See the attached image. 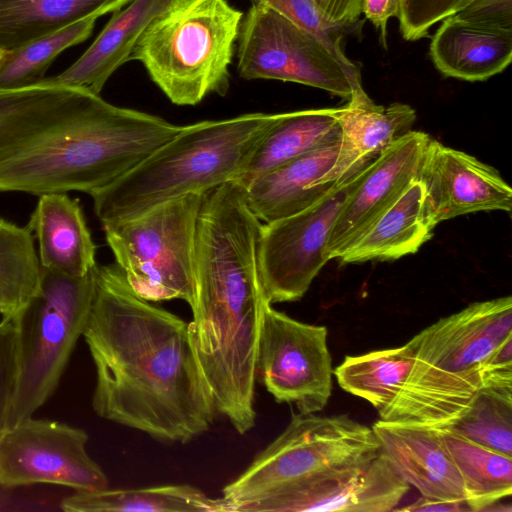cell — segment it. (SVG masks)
I'll use <instances>...</instances> for the list:
<instances>
[{"instance_id":"6da1fadb","label":"cell","mask_w":512,"mask_h":512,"mask_svg":"<svg viewBox=\"0 0 512 512\" xmlns=\"http://www.w3.org/2000/svg\"><path fill=\"white\" fill-rule=\"evenodd\" d=\"M83 337L99 417L165 443L185 444L209 430L218 412L189 323L135 294L116 264L97 265Z\"/></svg>"},{"instance_id":"7a4b0ae2","label":"cell","mask_w":512,"mask_h":512,"mask_svg":"<svg viewBox=\"0 0 512 512\" xmlns=\"http://www.w3.org/2000/svg\"><path fill=\"white\" fill-rule=\"evenodd\" d=\"M181 128L78 87L0 89V192L91 196Z\"/></svg>"},{"instance_id":"3957f363","label":"cell","mask_w":512,"mask_h":512,"mask_svg":"<svg viewBox=\"0 0 512 512\" xmlns=\"http://www.w3.org/2000/svg\"><path fill=\"white\" fill-rule=\"evenodd\" d=\"M278 114L249 113L182 126L169 141L91 195L102 225L235 181Z\"/></svg>"},{"instance_id":"277c9868","label":"cell","mask_w":512,"mask_h":512,"mask_svg":"<svg viewBox=\"0 0 512 512\" xmlns=\"http://www.w3.org/2000/svg\"><path fill=\"white\" fill-rule=\"evenodd\" d=\"M512 335V297L475 302L416 334L414 362L379 419L433 429L457 418L484 388L481 364Z\"/></svg>"},{"instance_id":"5b68a950","label":"cell","mask_w":512,"mask_h":512,"mask_svg":"<svg viewBox=\"0 0 512 512\" xmlns=\"http://www.w3.org/2000/svg\"><path fill=\"white\" fill-rule=\"evenodd\" d=\"M243 16L227 0H174L143 31L131 60L176 105L225 96Z\"/></svg>"},{"instance_id":"8992f818","label":"cell","mask_w":512,"mask_h":512,"mask_svg":"<svg viewBox=\"0 0 512 512\" xmlns=\"http://www.w3.org/2000/svg\"><path fill=\"white\" fill-rule=\"evenodd\" d=\"M96 268L71 277L41 267L36 294L14 319L18 363L8 427L32 417L58 387L88 322Z\"/></svg>"},{"instance_id":"52a82bcc","label":"cell","mask_w":512,"mask_h":512,"mask_svg":"<svg viewBox=\"0 0 512 512\" xmlns=\"http://www.w3.org/2000/svg\"><path fill=\"white\" fill-rule=\"evenodd\" d=\"M372 427L347 414L293 413L283 430L222 489L228 512L328 474L363 464L381 452Z\"/></svg>"},{"instance_id":"ba28073f","label":"cell","mask_w":512,"mask_h":512,"mask_svg":"<svg viewBox=\"0 0 512 512\" xmlns=\"http://www.w3.org/2000/svg\"><path fill=\"white\" fill-rule=\"evenodd\" d=\"M204 193L159 204L103 226L105 238L130 288L149 302L195 295L196 233Z\"/></svg>"},{"instance_id":"9c48e42d","label":"cell","mask_w":512,"mask_h":512,"mask_svg":"<svg viewBox=\"0 0 512 512\" xmlns=\"http://www.w3.org/2000/svg\"><path fill=\"white\" fill-rule=\"evenodd\" d=\"M238 73L246 80L294 82L350 99L364 92L313 35L264 4H252L238 34Z\"/></svg>"},{"instance_id":"30bf717a","label":"cell","mask_w":512,"mask_h":512,"mask_svg":"<svg viewBox=\"0 0 512 512\" xmlns=\"http://www.w3.org/2000/svg\"><path fill=\"white\" fill-rule=\"evenodd\" d=\"M366 167L304 210L263 224L260 271L264 294L271 305L297 301L306 294L328 262L326 247L332 227Z\"/></svg>"},{"instance_id":"8fae6325","label":"cell","mask_w":512,"mask_h":512,"mask_svg":"<svg viewBox=\"0 0 512 512\" xmlns=\"http://www.w3.org/2000/svg\"><path fill=\"white\" fill-rule=\"evenodd\" d=\"M325 326L300 322L266 304L257 375L277 403L300 414L320 412L332 393V357Z\"/></svg>"},{"instance_id":"7c38bea8","label":"cell","mask_w":512,"mask_h":512,"mask_svg":"<svg viewBox=\"0 0 512 512\" xmlns=\"http://www.w3.org/2000/svg\"><path fill=\"white\" fill-rule=\"evenodd\" d=\"M88 439L83 429L54 420L29 417L7 427L0 437V487H108L106 474L87 452Z\"/></svg>"},{"instance_id":"4fadbf2b","label":"cell","mask_w":512,"mask_h":512,"mask_svg":"<svg viewBox=\"0 0 512 512\" xmlns=\"http://www.w3.org/2000/svg\"><path fill=\"white\" fill-rule=\"evenodd\" d=\"M409 489L381 450L363 464L237 504L231 512H388Z\"/></svg>"},{"instance_id":"5bb4252c","label":"cell","mask_w":512,"mask_h":512,"mask_svg":"<svg viewBox=\"0 0 512 512\" xmlns=\"http://www.w3.org/2000/svg\"><path fill=\"white\" fill-rule=\"evenodd\" d=\"M431 140L428 134L411 130L366 167L334 222L326 247L328 261L339 259L419 178Z\"/></svg>"},{"instance_id":"9a60e30c","label":"cell","mask_w":512,"mask_h":512,"mask_svg":"<svg viewBox=\"0 0 512 512\" xmlns=\"http://www.w3.org/2000/svg\"><path fill=\"white\" fill-rule=\"evenodd\" d=\"M418 180L430 225L482 211L511 212L512 189L499 172L466 152L432 139Z\"/></svg>"},{"instance_id":"2e32d148","label":"cell","mask_w":512,"mask_h":512,"mask_svg":"<svg viewBox=\"0 0 512 512\" xmlns=\"http://www.w3.org/2000/svg\"><path fill=\"white\" fill-rule=\"evenodd\" d=\"M372 429L383 453L421 496L465 501L458 468L436 429L380 419Z\"/></svg>"},{"instance_id":"e0dca14e","label":"cell","mask_w":512,"mask_h":512,"mask_svg":"<svg viewBox=\"0 0 512 512\" xmlns=\"http://www.w3.org/2000/svg\"><path fill=\"white\" fill-rule=\"evenodd\" d=\"M341 140L333 167L321 184L338 185L370 164L397 139L411 131L416 111L408 104H375L366 92L353 94L338 109Z\"/></svg>"},{"instance_id":"ac0fdd59","label":"cell","mask_w":512,"mask_h":512,"mask_svg":"<svg viewBox=\"0 0 512 512\" xmlns=\"http://www.w3.org/2000/svg\"><path fill=\"white\" fill-rule=\"evenodd\" d=\"M174 0H132L112 17L91 46L65 71L41 83L68 85L99 95L110 76L131 60L150 22Z\"/></svg>"},{"instance_id":"d6986e66","label":"cell","mask_w":512,"mask_h":512,"mask_svg":"<svg viewBox=\"0 0 512 512\" xmlns=\"http://www.w3.org/2000/svg\"><path fill=\"white\" fill-rule=\"evenodd\" d=\"M27 227L37 241L42 268L82 277L97 266L96 246L82 208L67 193L39 196Z\"/></svg>"},{"instance_id":"ffe728a7","label":"cell","mask_w":512,"mask_h":512,"mask_svg":"<svg viewBox=\"0 0 512 512\" xmlns=\"http://www.w3.org/2000/svg\"><path fill=\"white\" fill-rule=\"evenodd\" d=\"M430 57L446 77L484 81L512 61V30L479 24L457 14L442 20L434 33Z\"/></svg>"},{"instance_id":"44dd1931","label":"cell","mask_w":512,"mask_h":512,"mask_svg":"<svg viewBox=\"0 0 512 512\" xmlns=\"http://www.w3.org/2000/svg\"><path fill=\"white\" fill-rule=\"evenodd\" d=\"M339 147L340 142L303 154L254 179L244 187L252 212L266 224L320 200L337 186L322 185L321 180L333 167Z\"/></svg>"},{"instance_id":"7402d4cb","label":"cell","mask_w":512,"mask_h":512,"mask_svg":"<svg viewBox=\"0 0 512 512\" xmlns=\"http://www.w3.org/2000/svg\"><path fill=\"white\" fill-rule=\"evenodd\" d=\"M339 108L278 113L241 171L237 183L246 187L254 179L311 151L341 140Z\"/></svg>"},{"instance_id":"603a6c76","label":"cell","mask_w":512,"mask_h":512,"mask_svg":"<svg viewBox=\"0 0 512 512\" xmlns=\"http://www.w3.org/2000/svg\"><path fill=\"white\" fill-rule=\"evenodd\" d=\"M417 179L339 258L344 264L396 260L416 253L433 236Z\"/></svg>"},{"instance_id":"cb8c5ba5","label":"cell","mask_w":512,"mask_h":512,"mask_svg":"<svg viewBox=\"0 0 512 512\" xmlns=\"http://www.w3.org/2000/svg\"><path fill=\"white\" fill-rule=\"evenodd\" d=\"M132 0H0V50L11 51Z\"/></svg>"},{"instance_id":"d4e9b609","label":"cell","mask_w":512,"mask_h":512,"mask_svg":"<svg viewBox=\"0 0 512 512\" xmlns=\"http://www.w3.org/2000/svg\"><path fill=\"white\" fill-rule=\"evenodd\" d=\"M60 507L66 512H228L222 498L187 484L76 491Z\"/></svg>"},{"instance_id":"484cf974","label":"cell","mask_w":512,"mask_h":512,"mask_svg":"<svg viewBox=\"0 0 512 512\" xmlns=\"http://www.w3.org/2000/svg\"><path fill=\"white\" fill-rule=\"evenodd\" d=\"M413 362L414 344L410 340L400 347L346 356L333 374L344 391L366 400L379 412L397 397Z\"/></svg>"},{"instance_id":"4316f807","label":"cell","mask_w":512,"mask_h":512,"mask_svg":"<svg viewBox=\"0 0 512 512\" xmlns=\"http://www.w3.org/2000/svg\"><path fill=\"white\" fill-rule=\"evenodd\" d=\"M462 478L470 511H487L512 494V456L436 429Z\"/></svg>"},{"instance_id":"83f0119b","label":"cell","mask_w":512,"mask_h":512,"mask_svg":"<svg viewBox=\"0 0 512 512\" xmlns=\"http://www.w3.org/2000/svg\"><path fill=\"white\" fill-rule=\"evenodd\" d=\"M40 276L31 231L0 217V319L17 317L36 294Z\"/></svg>"},{"instance_id":"f1b7e54d","label":"cell","mask_w":512,"mask_h":512,"mask_svg":"<svg viewBox=\"0 0 512 512\" xmlns=\"http://www.w3.org/2000/svg\"><path fill=\"white\" fill-rule=\"evenodd\" d=\"M438 429L512 456V389L481 388L457 418Z\"/></svg>"},{"instance_id":"f546056e","label":"cell","mask_w":512,"mask_h":512,"mask_svg":"<svg viewBox=\"0 0 512 512\" xmlns=\"http://www.w3.org/2000/svg\"><path fill=\"white\" fill-rule=\"evenodd\" d=\"M95 21V18L85 19L17 49L2 51L0 89H17L39 83L62 51L91 35Z\"/></svg>"},{"instance_id":"4dcf8cb0","label":"cell","mask_w":512,"mask_h":512,"mask_svg":"<svg viewBox=\"0 0 512 512\" xmlns=\"http://www.w3.org/2000/svg\"><path fill=\"white\" fill-rule=\"evenodd\" d=\"M252 4L264 3L277 10L300 28L315 36L345 69L356 88L362 89L361 75L357 66L345 55L342 40L356 23L344 24L329 20L314 0H250Z\"/></svg>"},{"instance_id":"1f68e13d","label":"cell","mask_w":512,"mask_h":512,"mask_svg":"<svg viewBox=\"0 0 512 512\" xmlns=\"http://www.w3.org/2000/svg\"><path fill=\"white\" fill-rule=\"evenodd\" d=\"M18 334L14 320L0 319V437L8 427V414L15 387Z\"/></svg>"},{"instance_id":"d6a6232c","label":"cell","mask_w":512,"mask_h":512,"mask_svg":"<svg viewBox=\"0 0 512 512\" xmlns=\"http://www.w3.org/2000/svg\"><path fill=\"white\" fill-rule=\"evenodd\" d=\"M455 14L479 24L512 30V0H472Z\"/></svg>"},{"instance_id":"836d02e7","label":"cell","mask_w":512,"mask_h":512,"mask_svg":"<svg viewBox=\"0 0 512 512\" xmlns=\"http://www.w3.org/2000/svg\"><path fill=\"white\" fill-rule=\"evenodd\" d=\"M400 0H363L362 13L380 30L381 40L386 46L387 22L398 17Z\"/></svg>"},{"instance_id":"e575fe53","label":"cell","mask_w":512,"mask_h":512,"mask_svg":"<svg viewBox=\"0 0 512 512\" xmlns=\"http://www.w3.org/2000/svg\"><path fill=\"white\" fill-rule=\"evenodd\" d=\"M319 10L331 21L344 24L358 22L363 0H314Z\"/></svg>"},{"instance_id":"d590c367","label":"cell","mask_w":512,"mask_h":512,"mask_svg":"<svg viewBox=\"0 0 512 512\" xmlns=\"http://www.w3.org/2000/svg\"><path fill=\"white\" fill-rule=\"evenodd\" d=\"M394 510L407 512H461L470 509L465 501H448L421 496L409 505L395 508Z\"/></svg>"},{"instance_id":"8d00e7d4","label":"cell","mask_w":512,"mask_h":512,"mask_svg":"<svg viewBox=\"0 0 512 512\" xmlns=\"http://www.w3.org/2000/svg\"><path fill=\"white\" fill-rule=\"evenodd\" d=\"M2 51L0 50V57H1Z\"/></svg>"}]
</instances>
